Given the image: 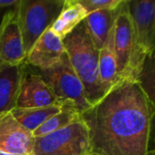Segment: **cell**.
<instances>
[{
    "instance_id": "3",
    "label": "cell",
    "mask_w": 155,
    "mask_h": 155,
    "mask_svg": "<svg viewBox=\"0 0 155 155\" xmlns=\"http://www.w3.org/2000/svg\"><path fill=\"white\" fill-rule=\"evenodd\" d=\"M126 4L133 21L134 45L124 81L137 82L146 57L154 53L155 2L134 0Z\"/></svg>"
},
{
    "instance_id": "1",
    "label": "cell",
    "mask_w": 155,
    "mask_h": 155,
    "mask_svg": "<svg viewBox=\"0 0 155 155\" xmlns=\"http://www.w3.org/2000/svg\"><path fill=\"white\" fill-rule=\"evenodd\" d=\"M154 104L138 82L116 84L96 104L81 114L93 153L146 155Z\"/></svg>"
},
{
    "instance_id": "10",
    "label": "cell",
    "mask_w": 155,
    "mask_h": 155,
    "mask_svg": "<svg viewBox=\"0 0 155 155\" xmlns=\"http://www.w3.org/2000/svg\"><path fill=\"white\" fill-rule=\"evenodd\" d=\"M53 91L39 74L23 73L16 108H37L59 104Z\"/></svg>"
},
{
    "instance_id": "11",
    "label": "cell",
    "mask_w": 155,
    "mask_h": 155,
    "mask_svg": "<svg viewBox=\"0 0 155 155\" xmlns=\"http://www.w3.org/2000/svg\"><path fill=\"white\" fill-rule=\"evenodd\" d=\"M65 53L63 40L47 28L38 38L25 56V63L38 68L47 69L59 62Z\"/></svg>"
},
{
    "instance_id": "12",
    "label": "cell",
    "mask_w": 155,
    "mask_h": 155,
    "mask_svg": "<svg viewBox=\"0 0 155 155\" xmlns=\"http://www.w3.org/2000/svg\"><path fill=\"white\" fill-rule=\"evenodd\" d=\"M24 70V64L0 66V114L15 107Z\"/></svg>"
},
{
    "instance_id": "17",
    "label": "cell",
    "mask_w": 155,
    "mask_h": 155,
    "mask_svg": "<svg viewBox=\"0 0 155 155\" xmlns=\"http://www.w3.org/2000/svg\"><path fill=\"white\" fill-rule=\"evenodd\" d=\"M79 120H81V114L79 111L74 104L66 103L64 104L62 110L59 113L49 118L42 125L36 128L32 133V136L34 138L45 136L58 130H61Z\"/></svg>"
},
{
    "instance_id": "8",
    "label": "cell",
    "mask_w": 155,
    "mask_h": 155,
    "mask_svg": "<svg viewBox=\"0 0 155 155\" xmlns=\"http://www.w3.org/2000/svg\"><path fill=\"white\" fill-rule=\"evenodd\" d=\"M134 45L133 21L126 1L121 5L114 21V53L118 83L124 82L128 69ZM117 83V84H118Z\"/></svg>"
},
{
    "instance_id": "19",
    "label": "cell",
    "mask_w": 155,
    "mask_h": 155,
    "mask_svg": "<svg viewBox=\"0 0 155 155\" xmlns=\"http://www.w3.org/2000/svg\"><path fill=\"white\" fill-rule=\"evenodd\" d=\"M124 1V0H77L87 15L102 9H116Z\"/></svg>"
},
{
    "instance_id": "13",
    "label": "cell",
    "mask_w": 155,
    "mask_h": 155,
    "mask_svg": "<svg viewBox=\"0 0 155 155\" xmlns=\"http://www.w3.org/2000/svg\"><path fill=\"white\" fill-rule=\"evenodd\" d=\"M98 69L100 84L107 93L118 83L114 53V24L110 29L103 47L99 50Z\"/></svg>"
},
{
    "instance_id": "9",
    "label": "cell",
    "mask_w": 155,
    "mask_h": 155,
    "mask_svg": "<svg viewBox=\"0 0 155 155\" xmlns=\"http://www.w3.org/2000/svg\"><path fill=\"white\" fill-rule=\"evenodd\" d=\"M35 138L12 115L0 114V150L16 155H33Z\"/></svg>"
},
{
    "instance_id": "5",
    "label": "cell",
    "mask_w": 155,
    "mask_h": 155,
    "mask_svg": "<svg viewBox=\"0 0 155 155\" xmlns=\"http://www.w3.org/2000/svg\"><path fill=\"white\" fill-rule=\"evenodd\" d=\"M88 129L81 120L43 137L35 138L33 155H92Z\"/></svg>"
},
{
    "instance_id": "7",
    "label": "cell",
    "mask_w": 155,
    "mask_h": 155,
    "mask_svg": "<svg viewBox=\"0 0 155 155\" xmlns=\"http://www.w3.org/2000/svg\"><path fill=\"white\" fill-rule=\"evenodd\" d=\"M25 60V53L17 20L16 5L5 13L0 22V66L20 65Z\"/></svg>"
},
{
    "instance_id": "23",
    "label": "cell",
    "mask_w": 155,
    "mask_h": 155,
    "mask_svg": "<svg viewBox=\"0 0 155 155\" xmlns=\"http://www.w3.org/2000/svg\"><path fill=\"white\" fill-rule=\"evenodd\" d=\"M92 155H99V154H94V153H93V154Z\"/></svg>"
},
{
    "instance_id": "2",
    "label": "cell",
    "mask_w": 155,
    "mask_h": 155,
    "mask_svg": "<svg viewBox=\"0 0 155 155\" xmlns=\"http://www.w3.org/2000/svg\"><path fill=\"white\" fill-rule=\"evenodd\" d=\"M69 61L81 83L89 104L94 105L105 94L99 80V50L83 21L64 40Z\"/></svg>"
},
{
    "instance_id": "20",
    "label": "cell",
    "mask_w": 155,
    "mask_h": 155,
    "mask_svg": "<svg viewBox=\"0 0 155 155\" xmlns=\"http://www.w3.org/2000/svg\"><path fill=\"white\" fill-rule=\"evenodd\" d=\"M19 0H0V9L5 7H15Z\"/></svg>"
},
{
    "instance_id": "22",
    "label": "cell",
    "mask_w": 155,
    "mask_h": 155,
    "mask_svg": "<svg viewBox=\"0 0 155 155\" xmlns=\"http://www.w3.org/2000/svg\"><path fill=\"white\" fill-rule=\"evenodd\" d=\"M146 155H154V151L153 150H149V152L147 153Z\"/></svg>"
},
{
    "instance_id": "4",
    "label": "cell",
    "mask_w": 155,
    "mask_h": 155,
    "mask_svg": "<svg viewBox=\"0 0 155 155\" xmlns=\"http://www.w3.org/2000/svg\"><path fill=\"white\" fill-rule=\"evenodd\" d=\"M64 0H19L17 20L25 56L59 15Z\"/></svg>"
},
{
    "instance_id": "14",
    "label": "cell",
    "mask_w": 155,
    "mask_h": 155,
    "mask_svg": "<svg viewBox=\"0 0 155 155\" xmlns=\"http://www.w3.org/2000/svg\"><path fill=\"white\" fill-rule=\"evenodd\" d=\"M120 6L116 9L97 10L88 14L84 18V22L98 50L103 47L106 40L109 31L114 24Z\"/></svg>"
},
{
    "instance_id": "16",
    "label": "cell",
    "mask_w": 155,
    "mask_h": 155,
    "mask_svg": "<svg viewBox=\"0 0 155 155\" xmlns=\"http://www.w3.org/2000/svg\"><path fill=\"white\" fill-rule=\"evenodd\" d=\"M66 104V103H65ZM64 104L59 103L45 107L16 108L10 111L13 117L31 134L49 118L59 113Z\"/></svg>"
},
{
    "instance_id": "6",
    "label": "cell",
    "mask_w": 155,
    "mask_h": 155,
    "mask_svg": "<svg viewBox=\"0 0 155 155\" xmlns=\"http://www.w3.org/2000/svg\"><path fill=\"white\" fill-rule=\"evenodd\" d=\"M39 72L60 103L74 104L80 114L91 107L83 84L73 69L66 52L54 65Z\"/></svg>"
},
{
    "instance_id": "15",
    "label": "cell",
    "mask_w": 155,
    "mask_h": 155,
    "mask_svg": "<svg viewBox=\"0 0 155 155\" xmlns=\"http://www.w3.org/2000/svg\"><path fill=\"white\" fill-rule=\"evenodd\" d=\"M87 14L77 0H64L63 8L53 22L50 29L60 39L64 40L80 23L86 17Z\"/></svg>"
},
{
    "instance_id": "18",
    "label": "cell",
    "mask_w": 155,
    "mask_h": 155,
    "mask_svg": "<svg viewBox=\"0 0 155 155\" xmlns=\"http://www.w3.org/2000/svg\"><path fill=\"white\" fill-rule=\"evenodd\" d=\"M154 53L148 55L144 61L143 68L138 76L137 82L148 96L154 104Z\"/></svg>"
},
{
    "instance_id": "21",
    "label": "cell",
    "mask_w": 155,
    "mask_h": 155,
    "mask_svg": "<svg viewBox=\"0 0 155 155\" xmlns=\"http://www.w3.org/2000/svg\"><path fill=\"white\" fill-rule=\"evenodd\" d=\"M0 155H16V154L9 153H6V152H5V151H2V150H0Z\"/></svg>"
}]
</instances>
